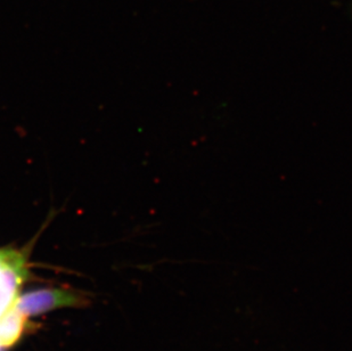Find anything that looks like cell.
<instances>
[{"mask_svg":"<svg viewBox=\"0 0 352 351\" xmlns=\"http://www.w3.org/2000/svg\"><path fill=\"white\" fill-rule=\"evenodd\" d=\"M16 300L10 304L8 308L0 315V345L3 349L13 347L25 330L27 316L17 308Z\"/></svg>","mask_w":352,"mask_h":351,"instance_id":"2","label":"cell"},{"mask_svg":"<svg viewBox=\"0 0 352 351\" xmlns=\"http://www.w3.org/2000/svg\"><path fill=\"white\" fill-rule=\"evenodd\" d=\"M87 299L78 292L64 288H40L17 297L16 306L23 315L36 316L64 307H82Z\"/></svg>","mask_w":352,"mask_h":351,"instance_id":"1","label":"cell"}]
</instances>
